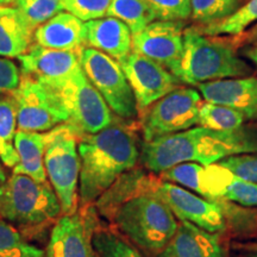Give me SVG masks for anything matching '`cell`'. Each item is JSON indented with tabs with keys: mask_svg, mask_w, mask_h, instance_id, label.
Wrapping results in <instances>:
<instances>
[{
	"mask_svg": "<svg viewBox=\"0 0 257 257\" xmlns=\"http://www.w3.org/2000/svg\"><path fill=\"white\" fill-rule=\"evenodd\" d=\"M205 166L194 162H185L161 173V179L181 187L192 189L202 197V173Z\"/></svg>",
	"mask_w": 257,
	"mask_h": 257,
	"instance_id": "31",
	"label": "cell"
},
{
	"mask_svg": "<svg viewBox=\"0 0 257 257\" xmlns=\"http://www.w3.org/2000/svg\"><path fill=\"white\" fill-rule=\"evenodd\" d=\"M257 23V0H246L240 8L223 21L204 27H195L202 35L214 37H234Z\"/></svg>",
	"mask_w": 257,
	"mask_h": 257,
	"instance_id": "24",
	"label": "cell"
},
{
	"mask_svg": "<svg viewBox=\"0 0 257 257\" xmlns=\"http://www.w3.org/2000/svg\"><path fill=\"white\" fill-rule=\"evenodd\" d=\"M35 29L15 6H0V56L23 55L34 44Z\"/></svg>",
	"mask_w": 257,
	"mask_h": 257,
	"instance_id": "21",
	"label": "cell"
},
{
	"mask_svg": "<svg viewBox=\"0 0 257 257\" xmlns=\"http://www.w3.org/2000/svg\"><path fill=\"white\" fill-rule=\"evenodd\" d=\"M244 55H245V57H248V59L251 61L253 64H255L256 70H257V46L245 47Z\"/></svg>",
	"mask_w": 257,
	"mask_h": 257,
	"instance_id": "37",
	"label": "cell"
},
{
	"mask_svg": "<svg viewBox=\"0 0 257 257\" xmlns=\"http://www.w3.org/2000/svg\"><path fill=\"white\" fill-rule=\"evenodd\" d=\"M230 41V43L238 49L240 47H250V46H257V23H255L252 27H250L248 30L244 31L243 34L238 35L234 37H226Z\"/></svg>",
	"mask_w": 257,
	"mask_h": 257,
	"instance_id": "36",
	"label": "cell"
},
{
	"mask_svg": "<svg viewBox=\"0 0 257 257\" xmlns=\"http://www.w3.org/2000/svg\"><path fill=\"white\" fill-rule=\"evenodd\" d=\"M252 73L251 67L240 59L226 37L206 36L195 27L185 29L181 60L184 83L198 86L217 80L246 78Z\"/></svg>",
	"mask_w": 257,
	"mask_h": 257,
	"instance_id": "4",
	"label": "cell"
},
{
	"mask_svg": "<svg viewBox=\"0 0 257 257\" xmlns=\"http://www.w3.org/2000/svg\"><path fill=\"white\" fill-rule=\"evenodd\" d=\"M218 165L246 181L257 184V153L240 154L221 160Z\"/></svg>",
	"mask_w": 257,
	"mask_h": 257,
	"instance_id": "33",
	"label": "cell"
},
{
	"mask_svg": "<svg viewBox=\"0 0 257 257\" xmlns=\"http://www.w3.org/2000/svg\"><path fill=\"white\" fill-rule=\"evenodd\" d=\"M41 82L55 96L67 114V124L72 125L81 136L96 134L115 123L114 113L81 66L64 78Z\"/></svg>",
	"mask_w": 257,
	"mask_h": 257,
	"instance_id": "6",
	"label": "cell"
},
{
	"mask_svg": "<svg viewBox=\"0 0 257 257\" xmlns=\"http://www.w3.org/2000/svg\"><path fill=\"white\" fill-rule=\"evenodd\" d=\"M220 234L211 233L185 220H179L176 233L157 257H225Z\"/></svg>",
	"mask_w": 257,
	"mask_h": 257,
	"instance_id": "20",
	"label": "cell"
},
{
	"mask_svg": "<svg viewBox=\"0 0 257 257\" xmlns=\"http://www.w3.org/2000/svg\"><path fill=\"white\" fill-rule=\"evenodd\" d=\"M34 43L49 49L79 51L86 47L85 23L62 11L35 30Z\"/></svg>",
	"mask_w": 257,
	"mask_h": 257,
	"instance_id": "19",
	"label": "cell"
},
{
	"mask_svg": "<svg viewBox=\"0 0 257 257\" xmlns=\"http://www.w3.org/2000/svg\"><path fill=\"white\" fill-rule=\"evenodd\" d=\"M14 6L23 14L35 30L63 11L62 0H16Z\"/></svg>",
	"mask_w": 257,
	"mask_h": 257,
	"instance_id": "30",
	"label": "cell"
},
{
	"mask_svg": "<svg viewBox=\"0 0 257 257\" xmlns=\"http://www.w3.org/2000/svg\"><path fill=\"white\" fill-rule=\"evenodd\" d=\"M242 249L248 250L243 257H257V244L256 245H243Z\"/></svg>",
	"mask_w": 257,
	"mask_h": 257,
	"instance_id": "38",
	"label": "cell"
},
{
	"mask_svg": "<svg viewBox=\"0 0 257 257\" xmlns=\"http://www.w3.org/2000/svg\"><path fill=\"white\" fill-rule=\"evenodd\" d=\"M159 197L179 220L197 225L211 233L223 234L229 230L227 201L208 200L181 186L154 178L149 191Z\"/></svg>",
	"mask_w": 257,
	"mask_h": 257,
	"instance_id": "10",
	"label": "cell"
},
{
	"mask_svg": "<svg viewBox=\"0 0 257 257\" xmlns=\"http://www.w3.org/2000/svg\"><path fill=\"white\" fill-rule=\"evenodd\" d=\"M184 31V21H155L134 35L133 50L155 61L181 80Z\"/></svg>",
	"mask_w": 257,
	"mask_h": 257,
	"instance_id": "12",
	"label": "cell"
},
{
	"mask_svg": "<svg viewBox=\"0 0 257 257\" xmlns=\"http://www.w3.org/2000/svg\"><path fill=\"white\" fill-rule=\"evenodd\" d=\"M16 0H0V6H12Z\"/></svg>",
	"mask_w": 257,
	"mask_h": 257,
	"instance_id": "40",
	"label": "cell"
},
{
	"mask_svg": "<svg viewBox=\"0 0 257 257\" xmlns=\"http://www.w3.org/2000/svg\"><path fill=\"white\" fill-rule=\"evenodd\" d=\"M95 230L91 214H62L51 230L46 257H98L92 242Z\"/></svg>",
	"mask_w": 257,
	"mask_h": 257,
	"instance_id": "14",
	"label": "cell"
},
{
	"mask_svg": "<svg viewBox=\"0 0 257 257\" xmlns=\"http://www.w3.org/2000/svg\"><path fill=\"white\" fill-rule=\"evenodd\" d=\"M86 47L93 48L120 62L133 51V34L114 17L94 19L85 23Z\"/></svg>",
	"mask_w": 257,
	"mask_h": 257,
	"instance_id": "18",
	"label": "cell"
},
{
	"mask_svg": "<svg viewBox=\"0 0 257 257\" xmlns=\"http://www.w3.org/2000/svg\"><path fill=\"white\" fill-rule=\"evenodd\" d=\"M111 3L112 0H62V8L86 23L106 17Z\"/></svg>",
	"mask_w": 257,
	"mask_h": 257,
	"instance_id": "32",
	"label": "cell"
},
{
	"mask_svg": "<svg viewBox=\"0 0 257 257\" xmlns=\"http://www.w3.org/2000/svg\"><path fill=\"white\" fill-rule=\"evenodd\" d=\"M159 21H186L191 17V0H144Z\"/></svg>",
	"mask_w": 257,
	"mask_h": 257,
	"instance_id": "34",
	"label": "cell"
},
{
	"mask_svg": "<svg viewBox=\"0 0 257 257\" xmlns=\"http://www.w3.org/2000/svg\"><path fill=\"white\" fill-rule=\"evenodd\" d=\"M245 0H191V18L197 27H204L230 17Z\"/></svg>",
	"mask_w": 257,
	"mask_h": 257,
	"instance_id": "27",
	"label": "cell"
},
{
	"mask_svg": "<svg viewBox=\"0 0 257 257\" xmlns=\"http://www.w3.org/2000/svg\"><path fill=\"white\" fill-rule=\"evenodd\" d=\"M118 63L133 88L138 113L141 114L154 102L182 86V81L174 74L134 50Z\"/></svg>",
	"mask_w": 257,
	"mask_h": 257,
	"instance_id": "13",
	"label": "cell"
},
{
	"mask_svg": "<svg viewBox=\"0 0 257 257\" xmlns=\"http://www.w3.org/2000/svg\"><path fill=\"white\" fill-rule=\"evenodd\" d=\"M0 257H46V252L29 243L16 226L0 218Z\"/></svg>",
	"mask_w": 257,
	"mask_h": 257,
	"instance_id": "28",
	"label": "cell"
},
{
	"mask_svg": "<svg viewBox=\"0 0 257 257\" xmlns=\"http://www.w3.org/2000/svg\"><path fill=\"white\" fill-rule=\"evenodd\" d=\"M245 117L230 106L202 102L199 112V125L217 131H233L243 127Z\"/></svg>",
	"mask_w": 257,
	"mask_h": 257,
	"instance_id": "26",
	"label": "cell"
},
{
	"mask_svg": "<svg viewBox=\"0 0 257 257\" xmlns=\"http://www.w3.org/2000/svg\"><path fill=\"white\" fill-rule=\"evenodd\" d=\"M21 80V69L14 61L0 57V94L17 88Z\"/></svg>",
	"mask_w": 257,
	"mask_h": 257,
	"instance_id": "35",
	"label": "cell"
},
{
	"mask_svg": "<svg viewBox=\"0 0 257 257\" xmlns=\"http://www.w3.org/2000/svg\"><path fill=\"white\" fill-rule=\"evenodd\" d=\"M62 213L49 181L14 174L0 184V218L18 227H40Z\"/></svg>",
	"mask_w": 257,
	"mask_h": 257,
	"instance_id": "5",
	"label": "cell"
},
{
	"mask_svg": "<svg viewBox=\"0 0 257 257\" xmlns=\"http://www.w3.org/2000/svg\"><path fill=\"white\" fill-rule=\"evenodd\" d=\"M6 179H8V176H6V174H5L4 168H3V166H2V160H0V184L6 181Z\"/></svg>",
	"mask_w": 257,
	"mask_h": 257,
	"instance_id": "39",
	"label": "cell"
},
{
	"mask_svg": "<svg viewBox=\"0 0 257 257\" xmlns=\"http://www.w3.org/2000/svg\"><path fill=\"white\" fill-rule=\"evenodd\" d=\"M204 101L230 106L246 120H257V78L224 79L198 85Z\"/></svg>",
	"mask_w": 257,
	"mask_h": 257,
	"instance_id": "15",
	"label": "cell"
},
{
	"mask_svg": "<svg viewBox=\"0 0 257 257\" xmlns=\"http://www.w3.org/2000/svg\"><path fill=\"white\" fill-rule=\"evenodd\" d=\"M17 105L11 93L0 94V160L8 168L14 169L19 162L15 147L17 134Z\"/></svg>",
	"mask_w": 257,
	"mask_h": 257,
	"instance_id": "23",
	"label": "cell"
},
{
	"mask_svg": "<svg viewBox=\"0 0 257 257\" xmlns=\"http://www.w3.org/2000/svg\"><path fill=\"white\" fill-rule=\"evenodd\" d=\"M107 17H114L137 35L153 22L159 21L155 11L144 0H112Z\"/></svg>",
	"mask_w": 257,
	"mask_h": 257,
	"instance_id": "25",
	"label": "cell"
},
{
	"mask_svg": "<svg viewBox=\"0 0 257 257\" xmlns=\"http://www.w3.org/2000/svg\"><path fill=\"white\" fill-rule=\"evenodd\" d=\"M202 198L255 207L257 206V184L237 178L224 167L214 163L204 168Z\"/></svg>",
	"mask_w": 257,
	"mask_h": 257,
	"instance_id": "16",
	"label": "cell"
},
{
	"mask_svg": "<svg viewBox=\"0 0 257 257\" xmlns=\"http://www.w3.org/2000/svg\"><path fill=\"white\" fill-rule=\"evenodd\" d=\"M250 153H257L255 131L244 127L217 131L199 125L144 142L141 147L140 160L149 172L161 174L180 163L210 166L229 156Z\"/></svg>",
	"mask_w": 257,
	"mask_h": 257,
	"instance_id": "1",
	"label": "cell"
},
{
	"mask_svg": "<svg viewBox=\"0 0 257 257\" xmlns=\"http://www.w3.org/2000/svg\"><path fill=\"white\" fill-rule=\"evenodd\" d=\"M92 242L98 257H146L123 236L108 229H96Z\"/></svg>",
	"mask_w": 257,
	"mask_h": 257,
	"instance_id": "29",
	"label": "cell"
},
{
	"mask_svg": "<svg viewBox=\"0 0 257 257\" xmlns=\"http://www.w3.org/2000/svg\"><path fill=\"white\" fill-rule=\"evenodd\" d=\"M17 59L21 63V74L41 81L64 78L80 67L79 51L49 49L36 43Z\"/></svg>",
	"mask_w": 257,
	"mask_h": 257,
	"instance_id": "17",
	"label": "cell"
},
{
	"mask_svg": "<svg viewBox=\"0 0 257 257\" xmlns=\"http://www.w3.org/2000/svg\"><path fill=\"white\" fill-rule=\"evenodd\" d=\"M110 219L146 257H157L173 239L179 219L159 197L143 192L115 208Z\"/></svg>",
	"mask_w": 257,
	"mask_h": 257,
	"instance_id": "3",
	"label": "cell"
},
{
	"mask_svg": "<svg viewBox=\"0 0 257 257\" xmlns=\"http://www.w3.org/2000/svg\"><path fill=\"white\" fill-rule=\"evenodd\" d=\"M10 93L17 105L18 130L47 133L68 121L55 96L36 78L21 74L17 88Z\"/></svg>",
	"mask_w": 257,
	"mask_h": 257,
	"instance_id": "11",
	"label": "cell"
},
{
	"mask_svg": "<svg viewBox=\"0 0 257 257\" xmlns=\"http://www.w3.org/2000/svg\"><path fill=\"white\" fill-rule=\"evenodd\" d=\"M245 2H246V0H245Z\"/></svg>",
	"mask_w": 257,
	"mask_h": 257,
	"instance_id": "41",
	"label": "cell"
},
{
	"mask_svg": "<svg viewBox=\"0 0 257 257\" xmlns=\"http://www.w3.org/2000/svg\"><path fill=\"white\" fill-rule=\"evenodd\" d=\"M202 102L204 99L198 89L184 86L154 102L142 113L144 142L197 126Z\"/></svg>",
	"mask_w": 257,
	"mask_h": 257,
	"instance_id": "9",
	"label": "cell"
},
{
	"mask_svg": "<svg viewBox=\"0 0 257 257\" xmlns=\"http://www.w3.org/2000/svg\"><path fill=\"white\" fill-rule=\"evenodd\" d=\"M79 61L83 73L114 115L121 119H135L138 114L136 99L119 63L89 47L79 50Z\"/></svg>",
	"mask_w": 257,
	"mask_h": 257,
	"instance_id": "8",
	"label": "cell"
},
{
	"mask_svg": "<svg viewBox=\"0 0 257 257\" xmlns=\"http://www.w3.org/2000/svg\"><path fill=\"white\" fill-rule=\"evenodd\" d=\"M15 147L19 156V162L15 167L14 174L30 176L36 181H47L44 168V149H46V133H30L17 130Z\"/></svg>",
	"mask_w": 257,
	"mask_h": 257,
	"instance_id": "22",
	"label": "cell"
},
{
	"mask_svg": "<svg viewBox=\"0 0 257 257\" xmlns=\"http://www.w3.org/2000/svg\"><path fill=\"white\" fill-rule=\"evenodd\" d=\"M79 199L81 207L94 204L124 173L140 161L134 131L113 123L104 130L79 138Z\"/></svg>",
	"mask_w": 257,
	"mask_h": 257,
	"instance_id": "2",
	"label": "cell"
},
{
	"mask_svg": "<svg viewBox=\"0 0 257 257\" xmlns=\"http://www.w3.org/2000/svg\"><path fill=\"white\" fill-rule=\"evenodd\" d=\"M81 137L72 125L63 123L46 133L44 168L57 198L62 214H72L78 206L80 157L78 142Z\"/></svg>",
	"mask_w": 257,
	"mask_h": 257,
	"instance_id": "7",
	"label": "cell"
}]
</instances>
